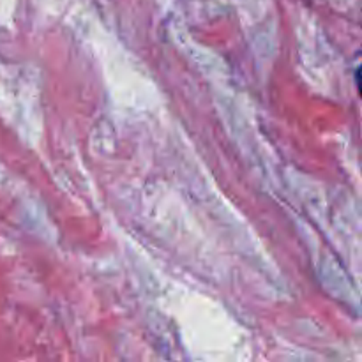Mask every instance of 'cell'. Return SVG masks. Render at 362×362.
<instances>
[]
</instances>
